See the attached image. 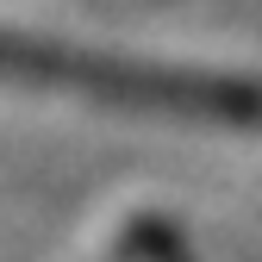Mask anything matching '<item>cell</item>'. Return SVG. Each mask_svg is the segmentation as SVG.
Wrapping results in <instances>:
<instances>
[{"label":"cell","mask_w":262,"mask_h":262,"mask_svg":"<svg viewBox=\"0 0 262 262\" xmlns=\"http://www.w3.org/2000/svg\"><path fill=\"white\" fill-rule=\"evenodd\" d=\"M0 81L75 88L94 100L156 113V119H187V125H262V81L250 75L181 69V62L94 50L69 38H38V31H0Z\"/></svg>","instance_id":"cell-1"}]
</instances>
